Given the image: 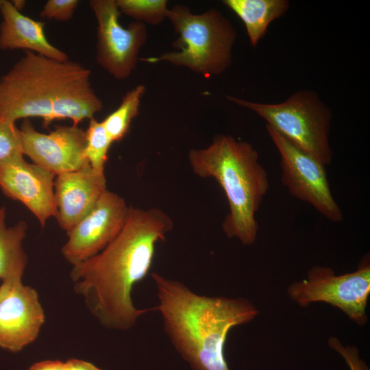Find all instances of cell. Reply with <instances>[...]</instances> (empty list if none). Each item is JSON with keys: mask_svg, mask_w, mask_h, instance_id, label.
<instances>
[{"mask_svg": "<svg viewBox=\"0 0 370 370\" xmlns=\"http://www.w3.org/2000/svg\"><path fill=\"white\" fill-rule=\"evenodd\" d=\"M173 227L171 217L159 208L130 207L117 236L99 253L73 266L74 290L102 325L127 330L140 316L156 310L136 308L132 292L149 273L156 244Z\"/></svg>", "mask_w": 370, "mask_h": 370, "instance_id": "obj_1", "label": "cell"}, {"mask_svg": "<svg viewBox=\"0 0 370 370\" xmlns=\"http://www.w3.org/2000/svg\"><path fill=\"white\" fill-rule=\"evenodd\" d=\"M158 300L155 307L171 343L194 370H230L224 350L232 328L259 313L247 299L210 297L184 283L153 272Z\"/></svg>", "mask_w": 370, "mask_h": 370, "instance_id": "obj_2", "label": "cell"}, {"mask_svg": "<svg viewBox=\"0 0 370 370\" xmlns=\"http://www.w3.org/2000/svg\"><path fill=\"white\" fill-rule=\"evenodd\" d=\"M90 75L78 62L25 51L0 79V118L15 123L39 117L45 127L55 120L69 119L78 126L103 107L91 86Z\"/></svg>", "mask_w": 370, "mask_h": 370, "instance_id": "obj_3", "label": "cell"}, {"mask_svg": "<svg viewBox=\"0 0 370 370\" xmlns=\"http://www.w3.org/2000/svg\"><path fill=\"white\" fill-rule=\"evenodd\" d=\"M188 159L196 175L214 178L225 194L229 205L222 223L225 235L244 245H253L258 232L256 213L269 188L258 151L248 142L217 134L207 147L190 149Z\"/></svg>", "mask_w": 370, "mask_h": 370, "instance_id": "obj_4", "label": "cell"}, {"mask_svg": "<svg viewBox=\"0 0 370 370\" xmlns=\"http://www.w3.org/2000/svg\"><path fill=\"white\" fill-rule=\"evenodd\" d=\"M167 18L179 36L173 43L177 50L143 60L168 62L205 77L219 75L229 68L237 34L231 21L220 10L210 8L194 14L188 7L176 5L169 10Z\"/></svg>", "mask_w": 370, "mask_h": 370, "instance_id": "obj_5", "label": "cell"}, {"mask_svg": "<svg viewBox=\"0 0 370 370\" xmlns=\"http://www.w3.org/2000/svg\"><path fill=\"white\" fill-rule=\"evenodd\" d=\"M225 97L237 106L254 112L266 121L267 125L324 165L332 162V112L314 91L297 90L278 103L255 102L231 95Z\"/></svg>", "mask_w": 370, "mask_h": 370, "instance_id": "obj_6", "label": "cell"}, {"mask_svg": "<svg viewBox=\"0 0 370 370\" xmlns=\"http://www.w3.org/2000/svg\"><path fill=\"white\" fill-rule=\"evenodd\" d=\"M289 297L300 307L325 302L342 310L359 325L367 323V301L370 294V264L366 257L356 271L336 275L328 267H311L306 279L291 284Z\"/></svg>", "mask_w": 370, "mask_h": 370, "instance_id": "obj_7", "label": "cell"}, {"mask_svg": "<svg viewBox=\"0 0 370 370\" xmlns=\"http://www.w3.org/2000/svg\"><path fill=\"white\" fill-rule=\"evenodd\" d=\"M266 130L280 156L281 182L291 195L309 204L328 220L341 222L343 212L332 194L325 165L272 127L266 125Z\"/></svg>", "mask_w": 370, "mask_h": 370, "instance_id": "obj_8", "label": "cell"}, {"mask_svg": "<svg viewBox=\"0 0 370 370\" xmlns=\"http://www.w3.org/2000/svg\"><path fill=\"white\" fill-rule=\"evenodd\" d=\"M88 3L97 22L96 60L114 78L124 80L135 69L147 41L146 25L134 21L123 27L116 0H90Z\"/></svg>", "mask_w": 370, "mask_h": 370, "instance_id": "obj_9", "label": "cell"}, {"mask_svg": "<svg viewBox=\"0 0 370 370\" xmlns=\"http://www.w3.org/2000/svg\"><path fill=\"white\" fill-rule=\"evenodd\" d=\"M130 209L122 197L107 189L92 209L66 232L64 258L73 266L99 253L121 230Z\"/></svg>", "mask_w": 370, "mask_h": 370, "instance_id": "obj_10", "label": "cell"}, {"mask_svg": "<svg viewBox=\"0 0 370 370\" xmlns=\"http://www.w3.org/2000/svg\"><path fill=\"white\" fill-rule=\"evenodd\" d=\"M18 130L23 155L56 175L90 164L85 153L86 130L78 126L56 125L45 134L27 119Z\"/></svg>", "mask_w": 370, "mask_h": 370, "instance_id": "obj_11", "label": "cell"}, {"mask_svg": "<svg viewBox=\"0 0 370 370\" xmlns=\"http://www.w3.org/2000/svg\"><path fill=\"white\" fill-rule=\"evenodd\" d=\"M56 174L24 158L0 166V188L8 197L23 204L44 227L56 215Z\"/></svg>", "mask_w": 370, "mask_h": 370, "instance_id": "obj_12", "label": "cell"}, {"mask_svg": "<svg viewBox=\"0 0 370 370\" xmlns=\"http://www.w3.org/2000/svg\"><path fill=\"white\" fill-rule=\"evenodd\" d=\"M45 319L37 291L22 281L11 284L0 301V347L21 351L37 338Z\"/></svg>", "mask_w": 370, "mask_h": 370, "instance_id": "obj_13", "label": "cell"}, {"mask_svg": "<svg viewBox=\"0 0 370 370\" xmlns=\"http://www.w3.org/2000/svg\"><path fill=\"white\" fill-rule=\"evenodd\" d=\"M107 190L104 173L90 164L76 171L58 174L54 180L56 218L66 232L84 217Z\"/></svg>", "mask_w": 370, "mask_h": 370, "instance_id": "obj_14", "label": "cell"}, {"mask_svg": "<svg viewBox=\"0 0 370 370\" xmlns=\"http://www.w3.org/2000/svg\"><path fill=\"white\" fill-rule=\"evenodd\" d=\"M0 49H22L58 61L69 60L68 56L53 45L45 34V23L23 14L14 3L4 0L0 10Z\"/></svg>", "mask_w": 370, "mask_h": 370, "instance_id": "obj_15", "label": "cell"}, {"mask_svg": "<svg viewBox=\"0 0 370 370\" xmlns=\"http://www.w3.org/2000/svg\"><path fill=\"white\" fill-rule=\"evenodd\" d=\"M223 3L243 22L252 47L267 32L269 25L289 9L287 0H223Z\"/></svg>", "mask_w": 370, "mask_h": 370, "instance_id": "obj_16", "label": "cell"}, {"mask_svg": "<svg viewBox=\"0 0 370 370\" xmlns=\"http://www.w3.org/2000/svg\"><path fill=\"white\" fill-rule=\"evenodd\" d=\"M5 208L0 207V280L10 283L21 281L27 256L23 247L27 225L21 221L7 227Z\"/></svg>", "mask_w": 370, "mask_h": 370, "instance_id": "obj_17", "label": "cell"}, {"mask_svg": "<svg viewBox=\"0 0 370 370\" xmlns=\"http://www.w3.org/2000/svg\"><path fill=\"white\" fill-rule=\"evenodd\" d=\"M145 91V86L140 84L127 92L119 106L101 121L112 143L121 140L128 132L132 120L138 114Z\"/></svg>", "mask_w": 370, "mask_h": 370, "instance_id": "obj_18", "label": "cell"}, {"mask_svg": "<svg viewBox=\"0 0 370 370\" xmlns=\"http://www.w3.org/2000/svg\"><path fill=\"white\" fill-rule=\"evenodd\" d=\"M86 156L94 171L104 173L108 154L112 143L102 122L90 119L86 130Z\"/></svg>", "mask_w": 370, "mask_h": 370, "instance_id": "obj_19", "label": "cell"}, {"mask_svg": "<svg viewBox=\"0 0 370 370\" xmlns=\"http://www.w3.org/2000/svg\"><path fill=\"white\" fill-rule=\"evenodd\" d=\"M121 13L145 24L157 25L169 12L166 0H116Z\"/></svg>", "mask_w": 370, "mask_h": 370, "instance_id": "obj_20", "label": "cell"}, {"mask_svg": "<svg viewBox=\"0 0 370 370\" xmlns=\"http://www.w3.org/2000/svg\"><path fill=\"white\" fill-rule=\"evenodd\" d=\"M23 156L15 123L0 118V166L23 158Z\"/></svg>", "mask_w": 370, "mask_h": 370, "instance_id": "obj_21", "label": "cell"}, {"mask_svg": "<svg viewBox=\"0 0 370 370\" xmlns=\"http://www.w3.org/2000/svg\"><path fill=\"white\" fill-rule=\"evenodd\" d=\"M78 4L77 0H48L40 16L50 20L68 21L73 18Z\"/></svg>", "mask_w": 370, "mask_h": 370, "instance_id": "obj_22", "label": "cell"}, {"mask_svg": "<svg viewBox=\"0 0 370 370\" xmlns=\"http://www.w3.org/2000/svg\"><path fill=\"white\" fill-rule=\"evenodd\" d=\"M328 345L342 356L349 370H369L367 363L360 357L355 346H344L336 337L328 339Z\"/></svg>", "mask_w": 370, "mask_h": 370, "instance_id": "obj_23", "label": "cell"}, {"mask_svg": "<svg viewBox=\"0 0 370 370\" xmlns=\"http://www.w3.org/2000/svg\"><path fill=\"white\" fill-rule=\"evenodd\" d=\"M63 370H103L92 363L79 360L72 358L64 362Z\"/></svg>", "mask_w": 370, "mask_h": 370, "instance_id": "obj_24", "label": "cell"}, {"mask_svg": "<svg viewBox=\"0 0 370 370\" xmlns=\"http://www.w3.org/2000/svg\"><path fill=\"white\" fill-rule=\"evenodd\" d=\"M63 367L60 360H47L34 363L28 370H63Z\"/></svg>", "mask_w": 370, "mask_h": 370, "instance_id": "obj_25", "label": "cell"}, {"mask_svg": "<svg viewBox=\"0 0 370 370\" xmlns=\"http://www.w3.org/2000/svg\"><path fill=\"white\" fill-rule=\"evenodd\" d=\"M10 285V283L2 282V284L0 286V301L8 293Z\"/></svg>", "mask_w": 370, "mask_h": 370, "instance_id": "obj_26", "label": "cell"}, {"mask_svg": "<svg viewBox=\"0 0 370 370\" xmlns=\"http://www.w3.org/2000/svg\"><path fill=\"white\" fill-rule=\"evenodd\" d=\"M4 0H0V10H1V7L3 3Z\"/></svg>", "mask_w": 370, "mask_h": 370, "instance_id": "obj_27", "label": "cell"}]
</instances>
